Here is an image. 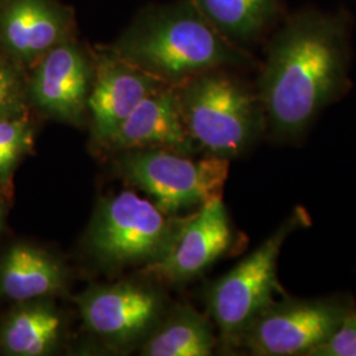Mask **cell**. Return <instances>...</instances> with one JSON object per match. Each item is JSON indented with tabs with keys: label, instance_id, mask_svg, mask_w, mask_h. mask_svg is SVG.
<instances>
[{
	"label": "cell",
	"instance_id": "obj_10",
	"mask_svg": "<svg viewBox=\"0 0 356 356\" xmlns=\"http://www.w3.org/2000/svg\"><path fill=\"white\" fill-rule=\"evenodd\" d=\"M234 232L222 197H216L186 216L177 239L165 257L147 266V272L169 282L200 276L232 245Z\"/></svg>",
	"mask_w": 356,
	"mask_h": 356
},
{
	"label": "cell",
	"instance_id": "obj_14",
	"mask_svg": "<svg viewBox=\"0 0 356 356\" xmlns=\"http://www.w3.org/2000/svg\"><path fill=\"white\" fill-rule=\"evenodd\" d=\"M65 281L66 272L61 261L29 244H15L0 261V292L16 302L61 292Z\"/></svg>",
	"mask_w": 356,
	"mask_h": 356
},
{
	"label": "cell",
	"instance_id": "obj_19",
	"mask_svg": "<svg viewBox=\"0 0 356 356\" xmlns=\"http://www.w3.org/2000/svg\"><path fill=\"white\" fill-rule=\"evenodd\" d=\"M310 356H356V310L351 309L338 329Z\"/></svg>",
	"mask_w": 356,
	"mask_h": 356
},
{
	"label": "cell",
	"instance_id": "obj_13",
	"mask_svg": "<svg viewBox=\"0 0 356 356\" xmlns=\"http://www.w3.org/2000/svg\"><path fill=\"white\" fill-rule=\"evenodd\" d=\"M107 143L120 151L163 148L191 156L197 149L184 124L177 91L164 86L147 95Z\"/></svg>",
	"mask_w": 356,
	"mask_h": 356
},
{
	"label": "cell",
	"instance_id": "obj_4",
	"mask_svg": "<svg viewBox=\"0 0 356 356\" xmlns=\"http://www.w3.org/2000/svg\"><path fill=\"white\" fill-rule=\"evenodd\" d=\"M185 219L122 191L98 207L88 235L90 252L110 267L151 266L169 254Z\"/></svg>",
	"mask_w": 356,
	"mask_h": 356
},
{
	"label": "cell",
	"instance_id": "obj_5",
	"mask_svg": "<svg viewBox=\"0 0 356 356\" xmlns=\"http://www.w3.org/2000/svg\"><path fill=\"white\" fill-rule=\"evenodd\" d=\"M310 225L302 207H297L279 229L229 273L216 281L207 294L211 318L227 347L241 343L243 334L276 294H282L277 281V261L288 236Z\"/></svg>",
	"mask_w": 356,
	"mask_h": 356
},
{
	"label": "cell",
	"instance_id": "obj_16",
	"mask_svg": "<svg viewBox=\"0 0 356 356\" xmlns=\"http://www.w3.org/2000/svg\"><path fill=\"white\" fill-rule=\"evenodd\" d=\"M204 17L235 45L263 38L281 17L284 0H191Z\"/></svg>",
	"mask_w": 356,
	"mask_h": 356
},
{
	"label": "cell",
	"instance_id": "obj_3",
	"mask_svg": "<svg viewBox=\"0 0 356 356\" xmlns=\"http://www.w3.org/2000/svg\"><path fill=\"white\" fill-rule=\"evenodd\" d=\"M178 98L191 140L210 156L236 157L267 127L259 95L223 69L193 76Z\"/></svg>",
	"mask_w": 356,
	"mask_h": 356
},
{
	"label": "cell",
	"instance_id": "obj_18",
	"mask_svg": "<svg viewBox=\"0 0 356 356\" xmlns=\"http://www.w3.org/2000/svg\"><path fill=\"white\" fill-rule=\"evenodd\" d=\"M33 128L24 113L0 118V184H7L15 168L32 149Z\"/></svg>",
	"mask_w": 356,
	"mask_h": 356
},
{
	"label": "cell",
	"instance_id": "obj_2",
	"mask_svg": "<svg viewBox=\"0 0 356 356\" xmlns=\"http://www.w3.org/2000/svg\"><path fill=\"white\" fill-rule=\"evenodd\" d=\"M113 54L168 85L250 63L191 0L145 13L116 41Z\"/></svg>",
	"mask_w": 356,
	"mask_h": 356
},
{
	"label": "cell",
	"instance_id": "obj_11",
	"mask_svg": "<svg viewBox=\"0 0 356 356\" xmlns=\"http://www.w3.org/2000/svg\"><path fill=\"white\" fill-rule=\"evenodd\" d=\"M69 16L54 0H3L0 44L13 60L33 64L69 38Z\"/></svg>",
	"mask_w": 356,
	"mask_h": 356
},
{
	"label": "cell",
	"instance_id": "obj_15",
	"mask_svg": "<svg viewBox=\"0 0 356 356\" xmlns=\"http://www.w3.org/2000/svg\"><path fill=\"white\" fill-rule=\"evenodd\" d=\"M64 321L47 301H26L13 310L0 326V350L6 355H48L57 346Z\"/></svg>",
	"mask_w": 356,
	"mask_h": 356
},
{
	"label": "cell",
	"instance_id": "obj_20",
	"mask_svg": "<svg viewBox=\"0 0 356 356\" xmlns=\"http://www.w3.org/2000/svg\"><path fill=\"white\" fill-rule=\"evenodd\" d=\"M24 91L17 72L0 61V118L24 113Z\"/></svg>",
	"mask_w": 356,
	"mask_h": 356
},
{
	"label": "cell",
	"instance_id": "obj_8",
	"mask_svg": "<svg viewBox=\"0 0 356 356\" xmlns=\"http://www.w3.org/2000/svg\"><path fill=\"white\" fill-rule=\"evenodd\" d=\"M76 304L89 331L116 346L145 337L163 309L159 293L134 282L90 288L76 297Z\"/></svg>",
	"mask_w": 356,
	"mask_h": 356
},
{
	"label": "cell",
	"instance_id": "obj_9",
	"mask_svg": "<svg viewBox=\"0 0 356 356\" xmlns=\"http://www.w3.org/2000/svg\"><path fill=\"white\" fill-rule=\"evenodd\" d=\"M29 82V97L38 110L57 120L79 123L88 110L94 72L73 41L65 40L38 63Z\"/></svg>",
	"mask_w": 356,
	"mask_h": 356
},
{
	"label": "cell",
	"instance_id": "obj_17",
	"mask_svg": "<svg viewBox=\"0 0 356 356\" xmlns=\"http://www.w3.org/2000/svg\"><path fill=\"white\" fill-rule=\"evenodd\" d=\"M216 338L210 321L191 306H181L153 331L141 348L145 356H207Z\"/></svg>",
	"mask_w": 356,
	"mask_h": 356
},
{
	"label": "cell",
	"instance_id": "obj_6",
	"mask_svg": "<svg viewBox=\"0 0 356 356\" xmlns=\"http://www.w3.org/2000/svg\"><path fill=\"white\" fill-rule=\"evenodd\" d=\"M229 168L227 159L207 154L193 160L163 148L135 149L120 159L122 175L172 216L222 197Z\"/></svg>",
	"mask_w": 356,
	"mask_h": 356
},
{
	"label": "cell",
	"instance_id": "obj_21",
	"mask_svg": "<svg viewBox=\"0 0 356 356\" xmlns=\"http://www.w3.org/2000/svg\"><path fill=\"white\" fill-rule=\"evenodd\" d=\"M3 218H4V210H3V202L0 200V229L3 227Z\"/></svg>",
	"mask_w": 356,
	"mask_h": 356
},
{
	"label": "cell",
	"instance_id": "obj_1",
	"mask_svg": "<svg viewBox=\"0 0 356 356\" xmlns=\"http://www.w3.org/2000/svg\"><path fill=\"white\" fill-rule=\"evenodd\" d=\"M351 20L347 13L304 10L270 40L259 79L267 127L280 141L300 139L350 86Z\"/></svg>",
	"mask_w": 356,
	"mask_h": 356
},
{
	"label": "cell",
	"instance_id": "obj_7",
	"mask_svg": "<svg viewBox=\"0 0 356 356\" xmlns=\"http://www.w3.org/2000/svg\"><path fill=\"white\" fill-rule=\"evenodd\" d=\"M351 309L346 298L275 300L250 323L241 343L252 355L310 356Z\"/></svg>",
	"mask_w": 356,
	"mask_h": 356
},
{
	"label": "cell",
	"instance_id": "obj_12",
	"mask_svg": "<svg viewBox=\"0 0 356 356\" xmlns=\"http://www.w3.org/2000/svg\"><path fill=\"white\" fill-rule=\"evenodd\" d=\"M161 86V81L114 54L103 58L94 72L88 101L95 138L107 143L138 104Z\"/></svg>",
	"mask_w": 356,
	"mask_h": 356
}]
</instances>
